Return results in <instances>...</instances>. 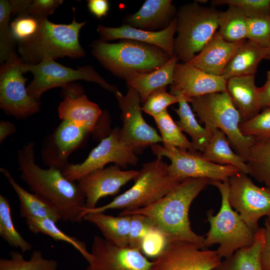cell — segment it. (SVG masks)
I'll return each instance as SVG.
<instances>
[{"mask_svg": "<svg viewBox=\"0 0 270 270\" xmlns=\"http://www.w3.org/2000/svg\"><path fill=\"white\" fill-rule=\"evenodd\" d=\"M34 148L35 142H30L18 150L21 179L32 192L49 200L56 207L62 220L81 222L85 198L77 182L68 180L58 168H41L36 162Z\"/></svg>", "mask_w": 270, "mask_h": 270, "instance_id": "obj_1", "label": "cell"}, {"mask_svg": "<svg viewBox=\"0 0 270 270\" xmlns=\"http://www.w3.org/2000/svg\"><path fill=\"white\" fill-rule=\"evenodd\" d=\"M212 181L207 178H188L180 182L164 197L142 208L124 210L120 216L140 214L148 217L166 236L167 242L186 241L206 249L204 237L192 229L188 218L193 200ZM167 243V244H168Z\"/></svg>", "mask_w": 270, "mask_h": 270, "instance_id": "obj_2", "label": "cell"}, {"mask_svg": "<svg viewBox=\"0 0 270 270\" xmlns=\"http://www.w3.org/2000/svg\"><path fill=\"white\" fill-rule=\"evenodd\" d=\"M74 18L70 24H57L47 18L38 19L36 32L28 38L17 42L18 52L24 64L34 65L46 57L53 60L66 56L76 59L85 56L79 42L80 29L86 21L78 22Z\"/></svg>", "mask_w": 270, "mask_h": 270, "instance_id": "obj_3", "label": "cell"}, {"mask_svg": "<svg viewBox=\"0 0 270 270\" xmlns=\"http://www.w3.org/2000/svg\"><path fill=\"white\" fill-rule=\"evenodd\" d=\"M168 166L162 158L144 163L130 189L105 205L92 209L84 208L82 218L91 212H104L112 209L132 210L156 202L182 182L170 174Z\"/></svg>", "mask_w": 270, "mask_h": 270, "instance_id": "obj_4", "label": "cell"}, {"mask_svg": "<svg viewBox=\"0 0 270 270\" xmlns=\"http://www.w3.org/2000/svg\"><path fill=\"white\" fill-rule=\"evenodd\" d=\"M92 52L102 65L120 78L125 72H150L164 66L171 58L160 48L130 40L108 43L98 40Z\"/></svg>", "mask_w": 270, "mask_h": 270, "instance_id": "obj_5", "label": "cell"}, {"mask_svg": "<svg viewBox=\"0 0 270 270\" xmlns=\"http://www.w3.org/2000/svg\"><path fill=\"white\" fill-rule=\"evenodd\" d=\"M211 184L220 192L222 204L216 214H213L212 210L207 212L210 228L204 237V245L206 248L218 244L216 252L221 259L226 258L238 250L252 245L256 231L248 227L231 207L228 201V180L212 181Z\"/></svg>", "mask_w": 270, "mask_h": 270, "instance_id": "obj_6", "label": "cell"}, {"mask_svg": "<svg viewBox=\"0 0 270 270\" xmlns=\"http://www.w3.org/2000/svg\"><path fill=\"white\" fill-rule=\"evenodd\" d=\"M193 112L211 133L219 130L225 134L237 154L246 161L254 138L244 136L240 125L242 117L226 91L208 94L191 99Z\"/></svg>", "mask_w": 270, "mask_h": 270, "instance_id": "obj_7", "label": "cell"}, {"mask_svg": "<svg viewBox=\"0 0 270 270\" xmlns=\"http://www.w3.org/2000/svg\"><path fill=\"white\" fill-rule=\"evenodd\" d=\"M220 12L196 2L180 7L176 14L178 35L174 49L182 63L190 62L217 32Z\"/></svg>", "mask_w": 270, "mask_h": 270, "instance_id": "obj_8", "label": "cell"}, {"mask_svg": "<svg viewBox=\"0 0 270 270\" xmlns=\"http://www.w3.org/2000/svg\"><path fill=\"white\" fill-rule=\"evenodd\" d=\"M22 70L24 74L32 73L34 78L26 87L27 91L30 96L38 100L48 90L66 86L69 83L77 80L96 82L114 94L118 90L116 86L106 82L90 66H80L74 70L46 57L36 64L26 65L23 63Z\"/></svg>", "mask_w": 270, "mask_h": 270, "instance_id": "obj_9", "label": "cell"}, {"mask_svg": "<svg viewBox=\"0 0 270 270\" xmlns=\"http://www.w3.org/2000/svg\"><path fill=\"white\" fill-rule=\"evenodd\" d=\"M150 148L157 158L166 157L169 159L170 174L181 181L188 178H207L212 182H226L241 171L233 166L213 163L204 158L202 153L198 151L158 144L152 145Z\"/></svg>", "mask_w": 270, "mask_h": 270, "instance_id": "obj_10", "label": "cell"}, {"mask_svg": "<svg viewBox=\"0 0 270 270\" xmlns=\"http://www.w3.org/2000/svg\"><path fill=\"white\" fill-rule=\"evenodd\" d=\"M23 62L16 52L1 64L0 68V108L17 118L24 119L39 112L40 100L28 92L23 76Z\"/></svg>", "mask_w": 270, "mask_h": 270, "instance_id": "obj_11", "label": "cell"}, {"mask_svg": "<svg viewBox=\"0 0 270 270\" xmlns=\"http://www.w3.org/2000/svg\"><path fill=\"white\" fill-rule=\"evenodd\" d=\"M120 129L116 127L112 130L82 162L69 164L62 170L65 177L71 182H76L88 174L102 168L110 162L124 169L128 165H136L138 158L134 151L121 140Z\"/></svg>", "mask_w": 270, "mask_h": 270, "instance_id": "obj_12", "label": "cell"}, {"mask_svg": "<svg viewBox=\"0 0 270 270\" xmlns=\"http://www.w3.org/2000/svg\"><path fill=\"white\" fill-rule=\"evenodd\" d=\"M228 182L231 207L248 227L256 231L260 219L270 215V188L258 186L242 171L231 176Z\"/></svg>", "mask_w": 270, "mask_h": 270, "instance_id": "obj_13", "label": "cell"}, {"mask_svg": "<svg viewBox=\"0 0 270 270\" xmlns=\"http://www.w3.org/2000/svg\"><path fill=\"white\" fill-rule=\"evenodd\" d=\"M114 96L122 111L120 139L126 144L136 152L148 146L162 143L161 136L144 118L140 98L136 90L128 86L125 94L118 90Z\"/></svg>", "mask_w": 270, "mask_h": 270, "instance_id": "obj_14", "label": "cell"}, {"mask_svg": "<svg viewBox=\"0 0 270 270\" xmlns=\"http://www.w3.org/2000/svg\"><path fill=\"white\" fill-rule=\"evenodd\" d=\"M216 250L186 241L168 242L150 270H212L221 262Z\"/></svg>", "mask_w": 270, "mask_h": 270, "instance_id": "obj_15", "label": "cell"}, {"mask_svg": "<svg viewBox=\"0 0 270 270\" xmlns=\"http://www.w3.org/2000/svg\"><path fill=\"white\" fill-rule=\"evenodd\" d=\"M91 261L86 270H150V262L137 249L114 245L98 236L94 238Z\"/></svg>", "mask_w": 270, "mask_h": 270, "instance_id": "obj_16", "label": "cell"}, {"mask_svg": "<svg viewBox=\"0 0 270 270\" xmlns=\"http://www.w3.org/2000/svg\"><path fill=\"white\" fill-rule=\"evenodd\" d=\"M139 170H124L118 165L95 170L76 182L85 198L84 208H96L102 198L116 194L122 186L134 180Z\"/></svg>", "mask_w": 270, "mask_h": 270, "instance_id": "obj_17", "label": "cell"}, {"mask_svg": "<svg viewBox=\"0 0 270 270\" xmlns=\"http://www.w3.org/2000/svg\"><path fill=\"white\" fill-rule=\"evenodd\" d=\"M88 134L84 128L62 120L44 142L42 158L44 164L62 170L69 164L70 154L82 144Z\"/></svg>", "mask_w": 270, "mask_h": 270, "instance_id": "obj_18", "label": "cell"}, {"mask_svg": "<svg viewBox=\"0 0 270 270\" xmlns=\"http://www.w3.org/2000/svg\"><path fill=\"white\" fill-rule=\"evenodd\" d=\"M226 81L222 76L206 73L189 63H178L174 68L170 93L194 98L226 91Z\"/></svg>", "mask_w": 270, "mask_h": 270, "instance_id": "obj_19", "label": "cell"}, {"mask_svg": "<svg viewBox=\"0 0 270 270\" xmlns=\"http://www.w3.org/2000/svg\"><path fill=\"white\" fill-rule=\"evenodd\" d=\"M97 31L102 40L107 42L117 39L135 40L158 46L170 57L174 55V34L176 32V18L165 28L158 31L143 30L123 24L118 28L98 25Z\"/></svg>", "mask_w": 270, "mask_h": 270, "instance_id": "obj_20", "label": "cell"}, {"mask_svg": "<svg viewBox=\"0 0 270 270\" xmlns=\"http://www.w3.org/2000/svg\"><path fill=\"white\" fill-rule=\"evenodd\" d=\"M58 109L62 120L72 122L90 133H99L106 121V113L84 94L76 97L66 96Z\"/></svg>", "mask_w": 270, "mask_h": 270, "instance_id": "obj_21", "label": "cell"}, {"mask_svg": "<svg viewBox=\"0 0 270 270\" xmlns=\"http://www.w3.org/2000/svg\"><path fill=\"white\" fill-rule=\"evenodd\" d=\"M224 40L217 31L202 50L188 62L210 74L222 76L236 50L244 41Z\"/></svg>", "mask_w": 270, "mask_h": 270, "instance_id": "obj_22", "label": "cell"}, {"mask_svg": "<svg viewBox=\"0 0 270 270\" xmlns=\"http://www.w3.org/2000/svg\"><path fill=\"white\" fill-rule=\"evenodd\" d=\"M176 14L171 0H146L137 12L124 18L123 24L146 30L164 29L176 17Z\"/></svg>", "mask_w": 270, "mask_h": 270, "instance_id": "obj_23", "label": "cell"}, {"mask_svg": "<svg viewBox=\"0 0 270 270\" xmlns=\"http://www.w3.org/2000/svg\"><path fill=\"white\" fill-rule=\"evenodd\" d=\"M178 60L174 54L156 70L150 72L129 71L124 74L120 78L126 80L128 86L136 91L141 102L144 104L153 92L172 83L174 68Z\"/></svg>", "mask_w": 270, "mask_h": 270, "instance_id": "obj_24", "label": "cell"}, {"mask_svg": "<svg viewBox=\"0 0 270 270\" xmlns=\"http://www.w3.org/2000/svg\"><path fill=\"white\" fill-rule=\"evenodd\" d=\"M226 91L240 113L242 122L247 121L260 112L258 88L255 76L232 78L226 81Z\"/></svg>", "mask_w": 270, "mask_h": 270, "instance_id": "obj_25", "label": "cell"}, {"mask_svg": "<svg viewBox=\"0 0 270 270\" xmlns=\"http://www.w3.org/2000/svg\"><path fill=\"white\" fill-rule=\"evenodd\" d=\"M265 59L270 60V48L246 40L236 50L222 76L228 80L235 76H255L258 64Z\"/></svg>", "mask_w": 270, "mask_h": 270, "instance_id": "obj_26", "label": "cell"}, {"mask_svg": "<svg viewBox=\"0 0 270 270\" xmlns=\"http://www.w3.org/2000/svg\"><path fill=\"white\" fill-rule=\"evenodd\" d=\"M0 171L8 179L18 196L21 217L25 219L31 218H48L56 222L62 220L58 210L53 204L37 194L25 190L6 168H1Z\"/></svg>", "mask_w": 270, "mask_h": 270, "instance_id": "obj_27", "label": "cell"}, {"mask_svg": "<svg viewBox=\"0 0 270 270\" xmlns=\"http://www.w3.org/2000/svg\"><path fill=\"white\" fill-rule=\"evenodd\" d=\"M83 220L95 225L109 242L120 247L128 246L130 216H114L104 212H91L85 215Z\"/></svg>", "mask_w": 270, "mask_h": 270, "instance_id": "obj_28", "label": "cell"}, {"mask_svg": "<svg viewBox=\"0 0 270 270\" xmlns=\"http://www.w3.org/2000/svg\"><path fill=\"white\" fill-rule=\"evenodd\" d=\"M264 241V228H260L252 245L239 249L224 258L212 270H262L260 258Z\"/></svg>", "mask_w": 270, "mask_h": 270, "instance_id": "obj_29", "label": "cell"}, {"mask_svg": "<svg viewBox=\"0 0 270 270\" xmlns=\"http://www.w3.org/2000/svg\"><path fill=\"white\" fill-rule=\"evenodd\" d=\"M202 154L204 158L213 163L233 166L248 174L246 161L232 150L226 135L219 130L213 132L210 142Z\"/></svg>", "mask_w": 270, "mask_h": 270, "instance_id": "obj_30", "label": "cell"}, {"mask_svg": "<svg viewBox=\"0 0 270 270\" xmlns=\"http://www.w3.org/2000/svg\"><path fill=\"white\" fill-rule=\"evenodd\" d=\"M246 162L248 174L270 188V136L254 138Z\"/></svg>", "mask_w": 270, "mask_h": 270, "instance_id": "obj_31", "label": "cell"}, {"mask_svg": "<svg viewBox=\"0 0 270 270\" xmlns=\"http://www.w3.org/2000/svg\"><path fill=\"white\" fill-rule=\"evenodd\" d=\"M188 102L189 100L184 99L178 102V108H173L179 118L176 122L182 132L191 138L195 150L202 153L210 142L212 134L199 124Z\"/></svg>", "mask_w": 270, "mask_h": 270, "instance_id": "obj_32", "label": "cell"}, {"mask_svg": "<svg viewBox=\"0 0 270 270\" xmlns=\"http://www.w3.org/2000/svg\"><path fill=\"white\" fill-rule=\"evenodd\" d=\"M220 12L218 20V31L226 41L236 42L247 40L248 17L239 8L228 6Z\"/></svg>", "mask_w": 270, "mask_h": 270, "instance_id": "obj_33", "label": "cell"}, {"mask_svg": "<svg viewBox=\"0 0 270 270\" xmlns=\"http://www.w3.org/2000/svg\"><path fill=\"white\" fill-rule=\"evenodd\" d=\"M29 230L34 234H46L54 240L68 242L78 250L89 263L92 255L87 250L85 242L74 236L68 235L56 225V222L48 218H31L25 219Z\"/></svg>", "mask_w": 270, "mask_h": 270, "instance_id": "obj_34", "label": "cell"}, {"mask_svg": "<svg viewBox=\"0 0 270 270\" xmlns=\"http://www.w3.org/2000/svg\"><path fill=\"white\" fill-rule=\"evenodd\" d=\"M24 254L16 251L9 252L10 258L0 259V270H56L58 262L46 259L40 250H34L30 260L24 258Z\"/></svg>", "mask_w": 270, "mask_h": 270, "instance_id": "obj_35", "label": "cell"}, {"mask_svg": "<svg viewBox=\"0 0 270 270\" xmlns=\"http://www.w3.org/2000/svg\"><path fill=\"white\" fill-rule=\"evenodd\" d=\"M0 236L11 246L20 248L22 254L32 249V245L16 230L12 222L9 200L2 194L0 195Z\"/></svg>", "mask_w": 270, "mask_h": 270, "instance_id": "obj_36", "label": "cell"}, {"mask_svg": "<svg viewBox=\"0 0 270 270\" xmlns=\"http://www.w3.org/2000/svg\"><path fill=\"white\" fill-rule=\"evenodd\" d=\"M154 118L160 133L163 144L174 146L182 150L196 151L192 142L188 140L182 133L167 110Z\"/></svg>", "mask_w": 270, "mask_h": 270, "instance_id": "obj_37", "label": "cell"}, {"mask_svg": "<svg viewBox=\"0 0 270 270\" xmlns=\"http://www.w3.org/2000/svg\"><path fill=\"white\" fill-rule=\"evenodd\" d=\"M12 10L10 0H0V62L2 64L16 52V40L12 33L10 20Z\"/></svg>", "mask_w": 270, "mask_h": 270, "instance_id": "obj_38", "label": "cell"}, {"mask_svg": "<svg viewBox=\"0 0 270 270\" xmlns=\"http://www.w3.org/2000/svg\"><path fill=\"white\" fill-rule=\"evenodd\" d=\"M185 98L188 99L183 95H174L168 92L166 87H163L154 90L149 96L143 104L142 110L154 118L167 110L168 106L178 103ZM189 101L190 102V100Z\"/></svg>", "mask_w": 270, "mask_h": 270, "instance_id": "obj_39", "label": "cell"}, {"mask_svg": "<svg viewBox=\"0 0 270 270\" xmlns=\"http://www.w3.org/2000/svg\"><path fill=\"white\" fill-rule=\"evenodd\" d=\"M240 129L248 137L260 138L270 136V106L262 109L252 118L242 122Z\"/></svg>", "mask_w": 270, "mask_h": 270, "instance_id": "obj_40", "label": "cell"}, {"mask_svg": "<svg viewBox=\"0 0 270 270\" xmlns=\"http://www.w3.org/2000/svg\"><path fill=\"white\" fill-rule=\"evenodd\" d=\"M128 216H130L128 246L140 251L145 236L150 231L158 228L153 222L145 216L140 214Z\"/></svg>", "mask_w": 270, "mask_h": 270, "instance_id": "obj_41", "label": "cell"}, {"mask_svg": "<svg viewBox=\"0 0 270 270\" xmlns=\"http://www.w3.org/2000/svg\"><path fill=\"white\" fill-rule=\"evenodd\" d=\"M214 6L226 4L240 8L248 18L270 16V0H214Z\"/></svg>", "mask_w": 270, "mask_h": 270, "instance_id": "obj_42", "label": "cell"}, {"mask_svg": "<svg viewBox=\"0 0 270 270\" xmlns=\"http://www.w3.org/2000/svg\"><path fill=\"white\" fill-rule=\"evenodd\" d=\"M247 40L268 48L270 40V16L248 18Z\"/></svg>", "mask_w": 270, "mask_h": 270, "instance_id": "obj_43", "label": "cell"}, {"mask_svg": "<svg viewBox=\"0 0 270 270\" xmlns=\"http://www.w3.org/2000/svg\"><path fill=\"white\" fill-rule=\"evenodd\" d=\"M38 26V19L30 15L18 16L10 24L11 30L16 42L32 36L36 30Z\"/></svg>", "mask_w": 270, "mask_h": 270, "instance_id": "obj_44", "label": "cell"}, {"mask_svg": "<svg viewBox=\"0 0 270 270\" xmlns=\"http://www.w3.org/2000/svg\"><path fill=\"white\" fill-rule=\"evenodd\" d=\"M167 243L166 236L158 228H156L145 236L140 251L146 256L154 258L164 250Z\"/></svg>", "mask_w": 270, "mask_h": 270, "instance_id": "obj_45", "label": "cell"}, {"mask_svg": "<svg viewBox=\"0 0 270 270\" xmlns=\"http://www.w3.org/2000/svg\"><path fill=\"white\" fill-rule=\"evenodd\" d=\"M62 0H28L26 15L36 19L47 18L62 4Z\"/></svg>", "mask_w": 270, "mask_h": 270, "instance_id": "obj_46", "label": "cell"}, {"mask_svg": "<svg viewBox=\"0 0 270 270\" xmlns=\"http://www.w3.org/2000/svg\"><path fill=\"white\" fill-rule=\"evenodd\" d=\"M264 241L260 253V264L262 270H270V222L266 219Z\"/></svg>", "mask_w": 270, "mask_h": 270, "instance_id": "obj_47", "label": "cell"}, {"mask_svg": "<svg viewBox=\"0 0 270 270\" xmlns=\"http://www.w3.org/2000/svg\"><path fill=\"white\" fill-rule=\"evenodd\" d=\"M88 7L91 14L100 19L107 15L110 4L107 0H88Z\"/></svg>", "mask_w": 270, "mask_h": 270, "instance_id": "obj_48", "label": "cell"}, {"mask_svg": "<svg viewBox=\"0 0 270 270\" xmlns=\"http://www.w3.org/2000/svg\"><path fill=\"white\" fill-rule=\"evenodd\" d=\"M258 94L262 110L270 106V70L266 72V80L260 88H258Z\"/></svg>", "mask_w": 270, "mask_h": 270, "instance_id": "obj_49", "label": "cell"}, {"mask_svg": "<svg viewBox=\"0 0 270 270\" xmlns=\"http://www.w3.org/2000/svg\"><path fill=\"white\" fill-rule=\"evenodd\" d=\"M16 128L14 124L8 120L0 121V143L1 144L8 136L14 134Z\"/></svg>", "mask_w": 270, "mask_h": 270, "instance_id": "obj_50", "label": "cell"}, {"mask_svg": "<svg viewBox=\"0 0 270 270\" xmlns=\"http://www.w3.org/2000/svg\"><path fill=\"white\" fill-rule=\"evenodd\" d=\"M106 121H105L104 122H106L108 121V120H107V119H108V114H107L106 113ZM103 125H104V124H103ZM104 126H102V128H101V130H100V132L99 133L102 132V130H104Z\"/></svg>", "mask_w": 270, "mask_h": 270, "instance_id": "obj_51", "label": "cell"}, {"mask_svg": "<svg viewBox=\"0 0 270 270\" xmlns=\"http://www.w3.org/2000/svg\"><path fill=\"white\" fill-rule=\"evenodd\" d=\"M266 220H267L270 222V215L266 217Z\"/></svg>", "mask_w": 270, "mask_h": 270, "instance_id": "obj_52", "label": "cell"}, {"mask_svg": "<svg viewBox=\"0 0 270 270\" xmlns=\"http://www.w3.org/2000/svg\"><path fill=\"white\" fill-rule=\"evenodd\" d=\"M268 48H270V40L269 45H268Z\"/></svg>", "mask_w": 270, "mask_h": 270, "instance_id": "obj_53", "label": "cell"}]
</instances>
